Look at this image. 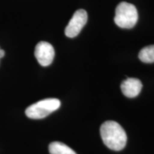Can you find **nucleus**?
Masks as SVG:
<instances>
[{
    "label": "nucleus",
    "instance_id": "nucleus-1",
    "mask_svg": "<svg viewBox=\"0 0 154 154\" xmlns=\"http://www.w3.org/2000/svg\"><path fill=\"white\" fill-rule=\"evenodd\" d=\"M100 134L103 143L113 151H121L126 145L127 135L118 123L107 121L101 125Z\"/></svg>",
    "mask_w": 154,
    "mask_h": 154
},
{
    "label": "nucleus",
    "instance_id": "nucleus-2",
    "mask_svg": "<svg viewBox=\"0 0 154 154\" xmlns=\"http://www.w3.org/2000/svg\"><path fill=\"white\" fill-rule=\"evenodd\" d=\"M138 11L136 7L128 2H121L115 11L114 22L119 27L123 29L133 28L137 23Z\"/></svg>",
    "mask_w": 154,
    "mask_h": 154
},
{
    "label": "nucleus",
    "instance_id": "nucleus-3",
    "mask_svg": "<svg viewBox=\"0 0 154 154\" xmlns=\"http://www.w3.org/2000/svg\"><path fill=\"white\" fill-rule=\"evenodd\" d=\"M61 102L57 99H46L29 106L25 111L26 116L32 119H41L57 110Z\"/></svg>",
    "mask_w": 154,
    "mask_h": 154
},
{
    "label": "nucleus",
    "instance_id": "nucleus-4",
    "mask_svg": "<svg viewBox=\"0 0 154 154\" xmlns=\"http://www.w3.org/2000/svg\"><path fill=\"white\" fill-rule=\"evenodd\" d=\"M88 15L84 9H79L74 12L72 18L65 29V34L69 38L76 36L87 22Z\"/></svg>",
    "mask_w": 154,
    "mask_h": 154
},
{
    "label": "nucleus",
    "instance_id": "nucleus-5",
    "mask_svg": "<svg viewBox=\"0 0 154 154\" xmlns=\"http://www.w3.org/2000/svg\"><path fill=\"white\" fill-rule=\"evenodd\" d=\"M54 49L47 42H40L36 44L34 55L38 63L42 66H47L52 63L54 58Z\"/></svg>",
    "mask_w": 154,
    "mask_h": 154
},
{
    "label": "nucleus",
    "instance_id": "nucleus-6",
    "mask_svg": "<svg viewBox=\"0 0 154 154\" xmlns=\"http://www.w3.org/2000/svg\"><path fill=\"white\" fill-rule=\"evenodd\" d=\"M142 83L135 78H127L121 85V91L126 97L134 98L140 94L142 89Z\"/></svg>",
    "mask_w": 154,
    "mask_h": 154
},
{
    "label": "nucleus",
    "instance_id": "nucleus-7",
    "mask_svg": "<svg viewBox=\"0 0 154 154\" xmlns=\"http://www.w3.org/2000/svg\"><path fill=\"white\" fill-rule=\"evenodd\" d=\"M49 151L50 154H77L66 144L59 141H54L50 143Z\"/></svg>",
    "mask_w": 154,
    "mask_h": 154
},
{
    "label": "nucleus",
    "instance_id": "nucleus-8",
    "mask_svg": "<svg viewBox=\"0 0 154 154\" xmlns=\"http://www.w3.org/2000/svg\"><path fill=\"white\" fill-rule=\"evenodd\" d=\"M142 62L151 63L154 62V45H149L143 48L138 54Z\"/></svg>",
    "mask_w": 154,
    "mask_h": 154
},
{
    "label": "nucleus",
    "instance_id": "nucleus-9",
    "mask_svg": "<svg viewBox=\"0 0 154 154\" xmlns=\"http://www.w3.org/2000/svg\"><path fill=\"white\" fill-rule=\"evenodd\" d=\"M5 55V51H4L3 49H0V59H1V58H2Z\"/></svg>",
    "mask_w": 154,
    "mask_h": 154
}]
</instances>
